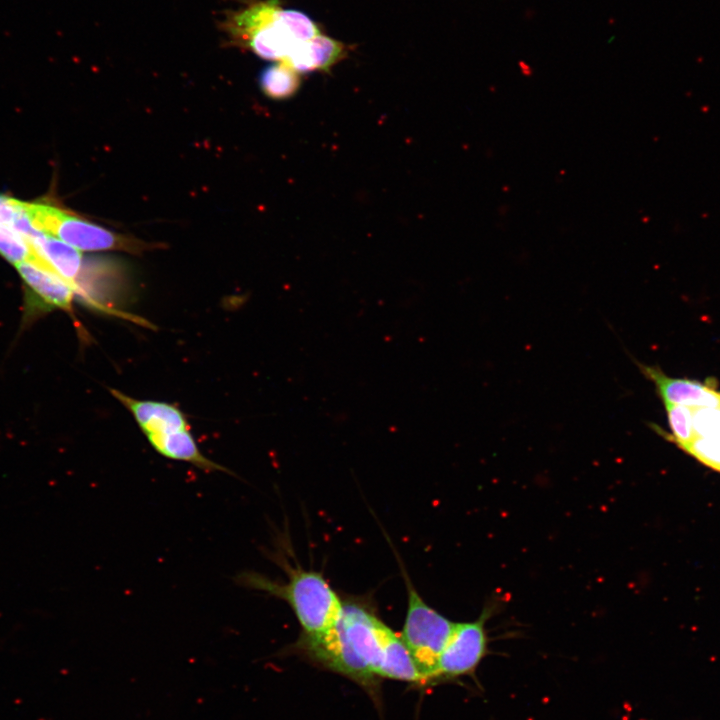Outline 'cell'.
<instances>
[{"mask_svg":"<svg viewBox=\"0 0 720 720\" xmlns=\"http://www.w3.org/2000/svg\"><path fill=\"white\" fill-rule=\"evenodd\" d=\"M390 631L367 600L350 597L343 599L341 614L329 629L317 636L300 635L290 650L375 695L377 667Z\"/></svg>","mask_w":720,"mask_h":720,"instance_id":"cell-1","label":"cell"},{"mask_svg":"<svg viewBox=\"0 0 720 720\" xmlns=\"http://www.w3.org/2000/svg\"><path fill=\"white\" fill-rule=\"evenodd\" d=\"M221 26L231 45L273 62H285L302 42L323 33L311 17L283 8L281 0H246Z\"/></svg>","mask_w":720,"mask_h":720,"instance_id":"cell-2","label":"cell"},{"mask_svg":"<svg viewBox=\"0 0 720 720\" xmlns=\"http://www.w3.org/2000/svg\"><path fill=\"white\" fill-rule=\"evenodd\" d=\"M284 569L287 573L285 582L272 580L254 571L242 572L236 577V582L285 601L300 624L301 635L312 637L325 632L339 618L343 599L322 573L293 568L287 563Z\"/></svg>","mask_w":720,"mask_h":720,"instance_id":"cell-3","label":"cell"},{"mask_svg":"<svg viewBox=\"0 0 720 720\" xmlns=\"http://www.w3.org/2000/svg\"><path fill=\"white\" fill-rule=\"evenodd\" d=\"M32 226L83 251L117 250L141 254L153 245L117 234L48 202H23Z\"/></svg>","mask_w":720,"mask_h":720,"instance_id":"cell-4","label":"cell"},{"mask_svg":"<svg viewBox=\"0 0 720 720\" xmlns=\"http://www.w3.org/2000/svg\"><path fill=\"white\" fill-rule=\"evenodd\" d=\"M407 589V611L400 634L409 649L425 684L430 685L439 656L455 622L429 606L401 567Z\"/></svg>","mask_w":720,"mask_h":720,"instance_id":"cell-5","label":"cell"},{"mask_svg":"<svg viewBox=\"0 0 720 720\" xmlns=\"http://www.w3.org/2000/svg\"><path fill=\"white\" fill-rule=\"evenodd\" d=\"M495 606L487 605L472 621L455 622L451 635L442 650L431 684L472 676L489 650L486 623Z\"/></svg>","mask_w":720,"mask_h":720,"instance_id":"cell-6","label":"cell"},{"mask_svg":"<svg viewBox=\"0 0 720 720\" xmlns=\"http://www.w3.org/2000/svg\"><path fill=\"white\" fill-rule=\"evenodd\" d=\"M26 287L27 313L55 308L71 311L75 289L72 284L35 260L16 265Z\"/></svg>","mask_w":720,"mask_h":720,"instance_id":"cell-7","label":"cell"},{"mask_svg":"<svg viewBox=\"0 0 720 720\" xmlns=\"http://www.w3.org/2000/svg\"><path fill=\"white\" fill-rule=\"evenodd\" d=\"M640 371L656 386L664 404L682 405L690 408L720 407V392L712 384L688 379L671 378L657 366L636 362Z\"/></svg>","mask_w":720,"mask_h":720,"instance_id":"cell-8","label":"cell"},{"mask_svg":"<svg viewBox=\"0 0 720 720\" xmlns=\"http://www.w3.org/2000/svg\"><path fill=\"white\" fill-rule=\"evenodd\" d=\"M110 392L130 411L146 437L189 428L184 413L172 404L138 400L115 389Z\"/></svg>","mask_w":720,"mask_h":720,"instance_id":"cell-9","label":"cell"},{"mask_svg":"<svg viewBox=\"0 0 720 720\" xmlns=\"http://www.w3.org/2000/svg\"><path fill=\"white\" fill-rule=\"evenodd\" d=\"M343 42L321 33L302 42L284 62L298 73L329 72L348 55Z\"/></svg>","mask_w":720,"mask_h":720,"instance_id":"cell-10","label":"cell"},{"mask_svg":"<svg viewBox=\"0 0 720 720\" xmlns=\"http://www.w3.org/2000/svg\"><path fill=\"white\" fill-rule=\"evenodd\" d=\"M692 428L693 437L683 450L720 472V407L693 408Z\"/></svg>","mask_w":720,"mask_h":720,"instance_id":"cell-11","label":"cell"},{"mask_svg":"<svg viewBox=\"0 0 720 720\" xmlns=\"http://www.w3.org/2000/svg\"><path fill=\"white\" fill-rule=\"evenodd\" d=\"M36 261L74 286L82 265V254L70 244L43 233L30 245ZM75 289V286H74Z\"/></svg>","mask_w":720,"mask_h":720,"instance_id":"cell-12","label":"cell"},{"mask_svg":"<svg viewBox=\"0 0 720 720\" xmlns=\"http://www.w3.org/2000/svg\"><path fill=\"white\" fill-rule=\"evenodd\" d=\"M146 438L155 451L168 459L187 462L204 471L233 474L229 469L207 458L200 451L190 428Z\"/></svg>","mask_w":720,"mask_h":720,"instance_id":"cell-13","label":"cell"},{"mask_svg":"<svg viewBox=\"0 0 720 720\" xmlns=\"http://www.w3.org/2000/svg\"><path fill=\"white\" fill-rule=\"evenodd\" d=\"M379 679H391L426 686L409 649L399 633L391 630L385 640L377 667Z\"/></svg>","mask_w":720,"mask_h":720,"instance_id":"cell-14","label":"cell"},{"mask_svg":"<svg viewBox=\"0 0 720 720\" xmlns=\"http://www.w3.org/2000/svg\"><path fill=\"white\" fill-rule=\"evenodd\" d=\"M301 74L281 61L263 68L258 83L263 94L273 100L293 97L301 87Z\"/></svg>","mask_w":720,"mask_h":720,"instance_id":"cell-15","label":"cell"},{"mask_svg":"<svg viewBox=\"0 0 720 720\" xmlns=\"http://www.w3.org/2000/svg\"><path fill=\"white\" fill-rule=\"evenodd\" d=\"M0 255L14 265L34 259L23 236L9 224L0 223Z\"/></svg>","mask_w":720,"mask_h":720,"instance_id":"cell-16","label":"cell"},{"mask_svg":"<svg viewBox=\"0 0 720 720\" xmlns=\"http://www.w3.org/2000/svg\"><path fill=\"white\" fill-rule=\"evenodd\" d=\"M671 439L680 448H684L693 437L692 408L682 405L665 404Z\"/></svg>","mask_w":720,"mask_h":720,"instance_id":"cell-17","label":"cell"}]
</instances>
